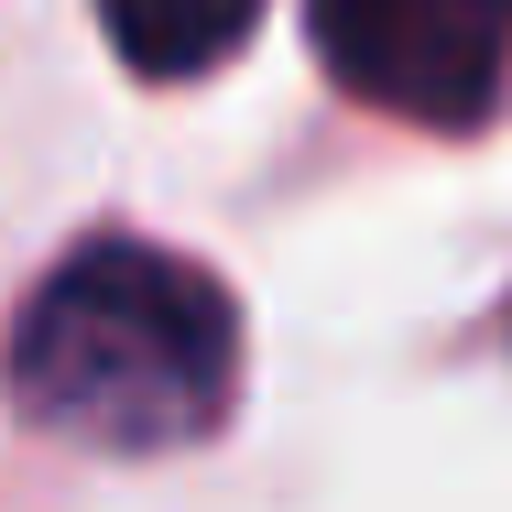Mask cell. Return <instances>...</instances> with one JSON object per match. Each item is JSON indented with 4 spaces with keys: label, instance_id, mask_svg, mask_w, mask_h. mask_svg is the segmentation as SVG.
I'll return each mask as SVG.
<instances>
[{
    "label": "cell",
    "instance_id": "obj_1",
    "mask_svg": "<svg viewBox=\"0 0 512 512\" xmlns=\"http://www.w3.org/2000/svg\"><path fill=\"white\" fill-rule=\"evenodd\" d=\"M229 382H240L229 295L153 240L66 251L11 327L22 414L77 447H109V458H153V447L207 436L229 414Z\"/></svg>",
    "mask_w": 512,
    "mask_h": 512
},
{
    "label": "cell",
    "instance_id": "obj_2",
    "mask_svg": "<svg viewBox=\"0 0 512 512\" xmlns=\"http://www.w3.org/2000/svg\"><path fill=\"white\" fill-rule=\"evenodd\" d=\"M306 11H316V55L371 109L469 120L502 88L512 0H306Z\"/></svg>",
    "mask_w": 512,
    "mask_h": 512
},
{
    "label": "cell",
    "instance_id": "obj_3",
    "mask_svg": "<svg viewBox=\"0 0 512 512\" xmlns=\"http://www.w3.org/2000/svg\"><path fill=\"white\" fill-rule=\"evenodd\" d=\"M99 11H109V44L142 77H197V66H218L251 33L262 0H99Z\"/></svg>",
    "mask_w": 512,
    "mask_h": 512
}]
</instances>
